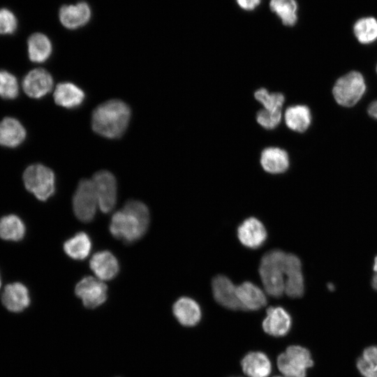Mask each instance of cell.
I'll use <instances>...</instances> for the list:
<instances>
[{"instance_id":"1","label":"cell","mask_w":377,"mask_h":377,"mask_svg":"<svg viewBox=\"0 0 377 377\" xmlns=\"http://www.w3.org/2000/svg\"><path fill=\"white\" fill-rule=\"evenodd\" d=\"M149 223L147 207L140 201L130 200L113 214L110 231L114 237L125 243H133L145 235Z\"/></svg>"},{"instance_id":"2","label":"cell","mask_w":377,"mask_h":377,"mask_svg":"<svg viewBox=\"0 0 377 377\" xmlns=\"http://www.w3.org/2000/svg\"><path fill=\"white\" fill-rule=\"evenodd\" d=\"M131 116V108L124 101L119 99L107 101L94 110L91 128L101 136L118 138L126 131Z\"/></svg>"},{"instance_id":"3","label":"cell","mask_w":377,"mask_h":377,"mask_svg":"<svg viewBox=\"0 0 377 377\" xmlns=\"http://www.w3.org/2000/svg\"><path fill=\"white\" fill-rule=\"evenodd\" d=\"M286 253L274 249L262 257L259 274L265 292L274 297H281L285 291V274L283 262Z\"/></svg>"},{"instance_id":"4","label":"cell","mask_w":377,"mask_h":377,"mask_svg":"<svg viewBox=\"0 0 377 377\" xmlns=\"http://www.w3.org/2000/svg\"><path fill=\"white\" fill-rule=\"evenodd\" d=\"M367 89L364 77L352 71L340 77L334 83L332 94L335 101L346 108L353 107L364 96Z\"/></svg>"},{"instance_id":"5","label":"cell","mask_w":377,"mask_h":377,"mask_svg":"<svg viewBox=\"0 0 377 377\" xmlns=\"http://www.w3.org/2000/svg\"><path fill=\"white\" fill-rule=\"evenodd\" d=\"M23 182L27 191L41 201L49 199L55 191L54 174L42 164L28 166L23 173Z\"/></svg>"},{"instance_id":"6","label":"cell","mask_w":377,"mask_h":377,"mask_svg":"<svg viewBox=\"0 0 377 377\" xmlns=\"http://www.w3.org/2000/svg\"><path fill=\"white\" fill-rule=\"evenodd\" d=\"M313 364L309 351L300 346H290L277 358L280 371L286 377H306V369Z\"/></svg>"},{"instance_id":"7","label":"cell","mask_w":377,"mask_h":377,"mask_svg":"<svg viewBox=\"0 0 377 377\" xmlns=\"http://www.w3.org/2000/svg\"><path fill=\"white\" fill-rule=\"evenodd\" d=\"M97 205L98 199L91 179L80 180L73 198V209L75 216L82 222L92 221Z\"/></svg>"},{"instance_id":"8","label":"cell","mask_w":377,"mask_h":377,"mask_svg":"<svg viewBox=\"0 0 377 377\" xmlns=\"http://www.w3.org/2000/svg\"><path fill=\"white\" fill-rule=\"evenodd\" d=\"M96 193L100 209L104 213L110 212L117 201V181L108 170L96 172L91 179Z\"/></svg>"},{"instance_id":"9","label":"cell","mask_w":377,"mask_h":377,"mask_svg":"<svg viewBox=\"0 0 377 377\" xmlns=\"http://www.w3.org/2000/svg\"><path fill=\"white\" fill-rule=\"evenodd\" d=\"M75 293L82 300L85 307L94 309L105 302L108 288L101 280L87 276L77 283Z\"/></svg>"},{"instance_id":"10","label":"cell","mask_w":377,"mask_h":377,"mask_svg":"<svg viewBox=\"0 0 377 377\" xmlns=\"http://www.w3.org/2000/svg\"><path fill=\"white\" fill-rule=\"evenodd\" d=\"M285 274V291L288 296L297 298L304 293V278L302 263L295 254L286 253L283 262Z\"/></svg>"},{"instance_id":"11","label":"cell","mask_w":377,"mask_h":377,"mask_svg":"<svg viewBox=\"0 0 377 377\" xmlns=\"http://www.w3.org/2000/svg\"><path fill=\"white\" fill-rule=\"evenodd\" d=\"M53 78L44 68L30 71L22 80V88L27 96L40 98L50 93L53 88Z\"/></svg>"},{"instance_id":"12","label":"cell","mask_w":377,"mask_h":377,"mask_svg":"<svg viewBox=\"0 0 377 377\" xmlns=\"http://www.w3.org/2000/svg\"><path fill=\"white\" fill-rule=\"evenodd\" d=\"M215 300L223 306L231 310H242L237 295V286L226 276L218 275L212 282Z\"/></svg>"},{"instance_id":"13","label":"cell","mask_w":377,"mask_h":377,"mask_svg":"<svg viewBox=\"0 0 377 377\" xmlns=\"http://www.w3.org/2000/svg\"><path fill=\"white\" fill-rule=\"evenodd\" d=\"M240 242L251 249L259 248L267 238V231L260 221L255 217L245 219L237 228Z\"/></svg>"},{"instance_id":"14","label":"cell","mask_w":377,"mask_h":377,"mask_svg":"<svg viewBox=\"0 0 377 377\" xmlns=\"http://www.w3.org/2000/svg\"><path fill=\"white\" fill-rule=\"evenodd\" d=\"M1 301L8 311L21 312L30 305L29 291L27 286L20 282L9 283L4 288Z\"/></svg>"},{"instance_id":"15","label":"cell","mask_w":377,"mask_h":377,"mask_svg":"<svg viewBox=\"0 0 377 377\" xmlns=\"http://www.w3.org/2000/svg\"><path fill=\"white\" fill-rule=\"evenodd\" d=\"M91 16L90 7L85 2L64 5L59 11L61 23L68 29H76L85 25L90 20Z\"/></svg>"},{"instance_id":"16","label":"cell","mask_w":377,"mask_h":377,"mask_svg":"<svg viewBox=\"0 0 377 377\" xmlns=\"http://www.w3.org/2000/svg\"><path fill=\"white\" fill-rule=\"evenodd\" d=\"M291 326V318L282 307H269L263 322L264 331L274 337H281L288 333Z\"/></svg>"},{"instance_id":"17","label":"cell","mask_w":377,"mask_h":377,"mask_svg":"<svg viewBox=\"0 0 377 377\" xmlns=\"http://www.w3.org/2000/svg\"><path fill=\"white\" fill-rule=\"evenodd\" d=\"M84 98L85 94L82 89L72 82L59 83L54 91L55 103L67 109L80 107Z\"/></svg>"},{"instance_id":"18","label":"cell","mask_w":377,"mask_h":377,"mask_svg":"<svg viewBox=\"0 0 377 377\" xmlns=\"http://www.w3.org/2000/svg\"><path fill=\"white\" fill-rule=\"evenodd\" d=\"M237 295L242 310H258L267 304L265 293L250 281L237 286Z\"/></svg>"},{"instance_id":"19","label":"cell","mask_w":377,"mask_h":377,"mask_svg":"<svg viewBox=\"0 0 377 377\" xmlns=\"http://www.w3.org/2000/svg\"><path fill=\"white\" fill-rule=\"evenodd\" d=\"M90 267L100 280H110L119 272V267L117 258L108 251L95 253L90 260Z\"/></svg>"},{"instance_id":"20","label":"cell","mask_w":377,"mask_h":377,"mask_svg":"<svg viewBox=\"0 0 377 377\" xmlns=\"http://www.w3.org/2000/svg\"><path fill=\"white\" fill-rule=\"evenodd\" d=\"M26 138V130L22 124L13 117H5L0 121V145L15 148Z\"/></svg>"},{"instance_id":"21","label":"cell","mask_w":377,"mask_h":377,"mask_svg":"<svg viewBox=\"0 0 377 377\" xmlns=\"http://www.w3.org/2000/svg\"><path fill=\"white\" fill-rule=\"evenodd\" d=\"M172 311L177 320L184 326H194L201 318L200 306L187 297L178 299L173 304Z\"/></svg>"},{"instance_id":"22","label":"cell","mask_w":377,"mask_h":377,"mask_svg":"<svg viewBox=\"0 0 377 377\" xmlns=\"http://www.w3.org/2000/svg\"><path fill=\"white\" fill-rule=\"evenodd\" d=\"M263 168L272 174H279L287 170L289 166L288 155L286 151L277 147L265 149L260 156Z\"/></svg>"},{"instance_id":"23","label":"cell","mask_w":377,"mask_h":377,"mask_svg":"<svg viewBox=\"0 0 377 377\" xmlns=\"http://www.w3.org/2000/svg\"><path fill=\"white\" fill-rule=\"evenodd\" d=\"M243 371L249 377H267L271 363L267 355L260 352H251L242 360Z\"/></svg>"},{"instance_id":"24","label":"cell","mask_w":377,"mask_h":377,"mask_svg":"<svg viewBox=\"0 0 377 377\" xmlns=\"http://www.w3.org/2000/svg\"><path fill=\"white\" fill-rule=\"evenodd\" d=\"M28 55L34 63H43L50 57L52 45L48 37L41 33L31 35L27 40Z\"/></svg>"},{"instance_id":"25","label":"cell","mask_w":377,"mask_h":377,"mask_svg":"<svg viewBox=\"0 0 377 377\" xmlns=\"http://www.w3.org/2000/svg\"><path fill=\"white\" fill-rule=\"evenodd\" d=\"M286 126L297 132H304L311 121L310 109L304 105H297L288 108L284 114Z\"/></svg>"},{"instance_id":"26","label":"cell","mask_w":377,"mask_h":377,"mask_svg":"<svg viewBox=\"0 0 377 377\" xmlns=\"http://www.w3.org/2000/svg\"><path fill=\"white\" fill-rule=\"evenodd\" d=\"M26 233L24 221L15 214H9L0 219V237L4 240L19 242Z\"/></svg>"},{"instance_id":"27","label":"cell","mask_w":377,"mask_h":377,"mask_svg":"<svg viewBox=\"0 0 377 377\" xmlns=\"http://www.w3.org/2000/svg\"><path fill=\"white\" fill-rule=\"evenodd\" d=\"M91 249V239L84 232L77 233L64 244L65 253L75 260L86 258L89 254Z\"/></svg>"},{"instance_id":"28","label":"cell","mask_w":377,"mask_h":377,"mask_svg":"<svg viewBox=\"0 0 377 377\" xmlns=\"http://www.w3.org/2000/svg\"><path fill=\"white\" fill-rule=\"evenodd\" d=\"M271 10L286 26H294L297 21V4L295 0H271Z\"/></svg>"},{"instance_id":"29","label":"cell","mask_w":377,"mask_h":377,"mask_svg":"<svg viewBox=\"0 0 377 377\" xmlns=\"http://www.w3.org/2000/svg\"><path fill=\"white\" fill-rule=\"evenodd\" d=\"M353 32L357 40L362 44H370L377 40V20L365 17L356 21Z\"/></svg>"},{"instance_id":"30","label":"cell","mask_w":377,"mask_h":377,"mask_svg":"<svg viewBox=\"0 0 377 377\" xmlns=\"http://www.w3.org/2000/svg\"><path fill=\"white\" fill-rule=\"evenodd\" d=\"M357 367L364 377H377V346L367 348L357 361Z\"/></svg>"},{"instance_id":"31","label":"cell","mask_w":377,"mask_h":377,"mask_svg":"<svg viewBox=\"0 0 377 377\" xmlns=\"http://www.w3.org/2000/svg\"><path fill=\"white\" fill-rule=\"evenodd\" d=\"M19 94V84L15 75L6 71H0V97L14 99Z\"/></svg>"},{"instance_id":"32","label":"cell","mask_w":377,"mask_h":377,"mask_svg":"<svg viewBox=\"0 0 377 377\" xmlns=\"http://www.w3.org/2000/svg\"><path fill=\"white\" fill-rule=\"evenodd\" d=\"M256 99L268 110H281L284 102V96L281 93L269 94L265 88L258 89L254 93Z\"/></svg>"},{"instance_id":"33","label":"cell","mask_w":377,"mask_h":377,"mask_svg":"<svg viewBox=\"0 0 377 377\" xmlns=\"http://www.w3.org/2000/svg\"><path fill=\"white\" fill-rule=\"evenodd\" d=\"M281 116V110H268L263 108L258 112L256 120L263 128L273 129L280 123Z\"/></svg>"},{"instance_id":"34","label":"cell","mask_w":377,"mask_h":377,"mask_svg":"<svg viewBox=\"0 0 377 377\" xmlns=\"http://www.w3.org/2000/svg\"><path fill=\"white\" fill-rule=\"evenodd\" d=\"M17 20L7 8L0 9V35L13 34L17 29Z\"/></svg>"},{"instance_id":"35","label":"cell","mask_w":377,"mask_h":377,"mask_svg":"<svg viewBox=\"0 0 377 377\" xmlns=\"http://www.w3.org/2000/svg\"><path fill=\"white\" fill-rule=\"evenodd\" d=\"M238 6L245 10H254L260 3L261 0H236Z\"/></svg>"},{"instance_id":"36","label":"cell","mask_w":377,"mask_h":377,"mask_svg":"<svg viewBox=\"0 0 377 377\" xmlns=\"http://www.w3.org/2000/svg\"><path fill=\"white\" fill-rule=\"evenodd\" d=\"M367 112L370 117L377 120V100L369 104Z\"/></svg>"},{"instance_id":"37","label":"cell","mask_w":377,"mask_h":377,"mask_svg":"<svg viewBox=\"0 0 377 377\" xmlns=\"http://www.w3.org/2000/svg\"><path fill=\"white\" fill-rule=\"evenodd\" d=\"M372 286L377 290V273L374 275L372 279Z\"/></svg>"},{"instance_id":"38","label":"cell","mask_w":377,"mask_h":377,"mask_svg":"<svg viewBox=\"0 0 377 377\" xmlns=\"http://www.w3.org/2000/svg\"><path fill=\"white\" fill-rule=\"evenodd\" d=\"M374 270L377 273V256L374 260Z\"/></svg>"},{"instance_id":"39","label":"cell","mask_w":377,"mask_h":377,"mask_svg":"<svg viewBox=\"0 0 377 377\" xmlns=\"http://www.w3.org/2000/svg\"><path fill=\"white\" fill-rule=\"evenodd\" d=\"M1 275H0V288H1Z\"/></svg>"},{"instance_id":"40","label":"cell","mask_w":377,"mask_h":377,"mask_svg":"<svg viewBox=\"0 0 377 377\" xmlns=\"http://www.w3.org/2000/svg\"><path fill=\"white\" fill-rule=\"evenodd\" d=\"M376 73H377V66H376Z\"/></svg>"}]
</instances>
